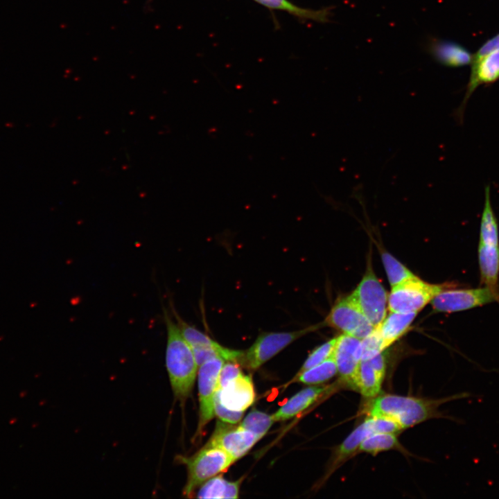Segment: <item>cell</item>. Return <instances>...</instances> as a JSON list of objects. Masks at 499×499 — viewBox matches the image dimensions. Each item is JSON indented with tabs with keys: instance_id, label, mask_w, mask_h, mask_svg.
<instances>
[{
	"instance_id": "cell-24",
	"label": "cell",
	"mask_w": 499,
	"mask_h": 499,
	"mask_svg": "<svg viewBox=\"0 0 499 499\" xmlns=\"http://www.w3.org/2000/svg\"><path fill=\"white\" fill-rule=\"evenodd\" d=\"M399 447L396 434L376 432L365 438L360 444L358 452L367 453L372 455Z\"/></svg>"
},
{
	"instance_id": "cell-15",
	"label": "cell",
	"mask_w": 499,
	"mask_h": 499,
	"mask_svg": "<svg viewBox=\"0 0 499 499\" xmlns=\"http://www.w3.org/2000/svg\"><path fill=\"white\" fill-rule=\"evenodd\" d=\"M335 388L334 385H313L301 389L272 414L274 422L293 418L315 403L324 394L329 393Z\"/></svg>"
},
{
	"instance_id": "cell-25",
	"label": "cell",
	"mask_w": 499,
	"mask_h": 499,
	"mask_svg": "<svg viewBox=\"0 0 499 499\" xmlns=\"http://www.w3.org/2000/svg\"><path fill=\"white\" fill-rule=\"evenodd\" d=\"M274 422L272 416L256 409L252 410L240 423V426L254 433L260 440Z\"/></svg>"
},
{
	"instance_id": "cell-1",
	"label": "cell",
	"mask_w": 499,
	"mask_h": 499,
	"mask_svg": "<svg viewBox=\"0 0 499 499\" xmlns=\"http://www.w3.org/2000/svg\"><path fill=\"white\" fill-rule=\"evenodd\" d=\"M166 327V367L175 399L184 405L191 394L198 366L191 347L182 335L176 322L163 308Z\"/></svg>"
},
{
	"instance_id": "cell-14",
	"label": "cell",
	"mask_w": 499,
	"mask_h": 499,
	"mask_svg": "<svg viewBox=\"0 0 499 499\" xmlns=\"http://www.w3.org/2000/svg\"><path fill=\"white\" fill-rule=\"evenodd\" d=\"M386 370V358L382 352L360 362L355 380V389L367 399L377 396Z\"/></svg>"
},
{
	"instance_id": "cell-31",
	"label": "cell",
	"mask_w": 499,
	"mask_h": 499,
	"mask_svg": "<svg viewBox=\"0 0 499 499\" xmlns=\"http://www.w3.org/2000/svg\"><path fill=\"white\" fill-rule=\"evenodd\" d=\"M496 50H499V33L487 40L483 45H482L478 51L473 55V61Z\"/></svg>"
},
{
	"instance_id": "cell-19",
	"label": "cell",
	"mask_w": 499,
	"mask_h": 499,
	"mask_svg": "<svg viewBox=\"0 0 499 499\" xmlns=\"http://www.w3.org/2000/svg\"><path fill=\"white\" fill-rule=\"evenodd\" d=\"M478 259L481 283L491 288H499V247L478 244Z\"/></svg>"
},
{
	"instance_id": "cell-17",
	"label": "cell",
	"mask_w": 499,
	"mask_h": 499,
	"mask_svg": "<svg viewBox=\"0 0 499 499\" xmlns=\"http://www.w3.org/2000/svg\"><path fill=\"white\" fill-rule=\"evenodd\" d=\"M430 51L435 58L450 67H459L471 64L473 55L460 44L437 41L431 45Z\"/></svg>"
},
{
	"instance_id": "cell-29",
	"label": "cell",
	"mask_w": 499,
	"mask_h": 499,
	"mask_svg": "<svg viewBox=\"0 0 499 499\" xmlns=\"http://www.w3.org/2000/svg\"><path fill=\"white\" fill-rule=\"evenodd\" d=\"M242 374L243 373L242 372L239 363L233 361L225 362L219 374L218 389L223 387L230 380L236 378Z\"/></svg>"
},
{
	"instance_id": "cell-22",
	"label": "cell",
	"mask_w": 499,
	"mask_h": 499,
	"mask_svg": "<svg viewBox=\"0 0 499 499\" xmlns=\"http://www.w3.org/2000/svg\"><path fill=\"white\" fill-rule=\"evenodd\" d=\"M262 6L272 10L285 11L301 19H309L319 22L328 21L329 10H311L299 7L288 0H254Z\"/></svg>"
},
{
	"instance_id": "cell-5",
	"label": "cell",
	"mask_w": 499,
	"mask_h": 499,
	"mask_svg": "<svg viewBox=\"0 0 499 499\" xmlns=\"http://www.w3.org/2000/svg\"><path fill=\"white\" fill-rule=\"evenodd\" d=\"M322 324L287 332H263L246 351H243L238 363L250 370H256L277 355L292 342L310 333Z\"/></svg>"
},
{
	"instance_id": "cell-12",
	"label": "cell",
	"mask_w": 499,
	"mask_h": 499,
	"mask_svg": "<svg viewBox=\"0 0 499 499\" xmlns=\"http://www.w3.org/2000/svg\"><path fill=\"white\" fill-rule=\"evenodd\" d=\"M499 80V50L491 51L471 63V70L462 103L456 111V117L462 121L465 105L473 91L481 85H489Z\"/></svg>"
},
{
	"instance_id": "cell-3",
	"label": "cell",
	"mask_w": 499,
	"mask_h": 499,
	"mask_svg": "<svg viewBox=\"0 0 499 499\" xmlns=\"http://www.w3.org/2000/svg\"><path fill=\"white\" fill-rule=\"evenodd\" d=\"M177 461L187 469L183 495L190 497L193 491L211 478L226 471L235 461L220 448L207 442L190 457L178 456Z\"/></svg>"
},
{
	"instance_id": "cell-10",
	"label": "cell",
	"mask_w": 499,
	"mask_h": 499,
	"mask_svg": "<svg viewBox=\"0 0 499 499\" xmlns=\"http://www.w3.org/2000/svg\"><path fill=\"white\" fill-rule=\"evenodd\" d=\"M258 441L259 439L254 433L240 425L219 420L208 442L220 448L236 461L244 456Z\"/></svg>"
},
{
	"instance_id": "cell-28",
	"label": "cell",
	"mask_w": 499,
	"mask_h": 499,
	"mask_svg": "<svg viewBox=\"0 0 499 499\" xmlns=\"http://www.w3.org/2000/svg\"><path fill=\"white\" fill-rule=\"evenodd\" d=\"M387 347L380 334L378 327L361 340V360L369 359L380 353Z\"/></svg>"
},
{
	"instance_id": "cell-8",
	"label": "cell",
	"mask_w": 499,
	"mask_h": 499,
	"mask_svg": "<svg viewBox=\"0 0 499 499\" xmlns=\"http://www.w3.org/2000/svg\"><path fill=\"white\" fill-rule=\"evenodd\" d=\"M225 360L214 358L202 364L198 370L199 420L195 437L200 436L207 424L214 417V403L220 369Z\"/></svg>"
},
{
	"instance_id": "cell-11",
	"label": "cell",
	"mask_w": 499,
	"mask_h": 499,
	"mask_svg": "<svg viewBox=\"0 0 499 499\" xmlns=\"http://www.w3.org/2000/svg\"><path fill=\"white\" fill-rule=\"evenodd\" d=\"M361 340L342 334L337 337L333 357L342 383L355 389V380L361 360Z\"/></svg>"
},
{
	"instance_id": "cell-30",
	"label": "cell",
	"mask_w": 499,
	"mask_h": 499,
	"mask_svg": "<svg viewBox=\"0 0 499 499\" xmlns=\"http://www.w3.org/2000/svg\"><path fill=\"white\" fill-rule=\"evenodd\" d=\"M214 412L218 419L225 423L231 424L238 423L243 417L244 412L232 411L224 407L216 395L214 403Z\"/></svg>"
},
{
	"instance_id": "cell-2",
	"label": "cell",
	"mask_w": 499,
	"mask_h": 499,
	"mask_svg": "<svg viewBox=\"0 0 499 499\" xmlns=\"http://www.w3.org/2000/svg\"><path fill=\"white\" fill-rule=\"evenodd\" d=\"M462 393L439 400H428L391 394H378L371 399L365 410L369 416L383 417L398 423L403 429L428 420L437 413L439 404L455 398L467 397Z\"/></svg>"
},
{
	"instance_id": "cell-20",
	"label": "cell",
	"mask_w": 499,
	"mask_h": 499,
	"mask_svg": "<svg viewBox=\"0 0 499 499\" xmlns=\"http://www.w3.org/2000/svg\"><path fill=\"white\" fill-rule=\"evenodd\" d=\"M243 478L229 481L221 475H216L205 481L198 488V498H238Z\"/></svg>"
},
{
	"instance_id": "cell-7",
	"label": "cell",
	"mask_w": 499,
	"mask_h": 499,
	"mask_svg": "<svg viewBox=\"0 0 499 499\" xmlns=\"http://www.w3.org/2000/svg\"><path fill=\"white\" fill-rule=\"evenodd\" d=\"M350 296L371 324L379 326L386 316L388 295L370 265Z\"/></svg>"
},
{
	"instance_id": "cell-27",
	"label": "cell",
	"mask_w": 499,
	"mask_h": 499,
	"mask_svg": "<svg viewBox=\"0 0 499 499\" xmlns=\"http://www.w3.org/2000/svg\"><path fill=\"white\" fill-rule=\"evenodd\" d=\"M336 340L337 338H333L314 349L305 360L298 373L316 366L331 357L333 354Z\"/></svg>"
},
{
	"instance_id": "cell-6",
	"label": "cell",
	"mask_w": 499,
	"mask_h": 499,
	"mask_svg": "<svg viewBox=\"0 0 499 499\" xmlns=\"http://www.w3.org/2000/svg\"><path fill=\"white\" fill-rule=\"evenodd\" d=\"M499 301V288L484 286L476 288H446L431 300L433 310L438 313L467 310Z\"/></svg>"
},
{
	"instance_id": "cell-4",
	"label": "cell",
	"mask_w": 499,
	"mask_h": 499,
	"mask_svg": "<svg viewBox=\"0 0 499 499\" xmlns=\"http://www.w3.org/2000/svg\"><path fill=\"white\" fill-rule=\"evenodd\" d=\"M453 283L431 284L417 277L392 286L388 295L390 312L417 313L442 290L453 288Z\"/></svg>"
},
{
	"instance_id": "cell-13",
	"label": "cell",
	"mask_w": 499,
	"mask_h": 499,
	"mask_svg": "<svg viewBox=\"0 0 499 499\" xmlns=\"http://www.w3.org/2000/svg\"><path fill=\"white\" fill-rule=\"evenodd\" d=\"M216 396L228 410L244 412L253 404L256 397L251 375L242 374L218 389Z\"/></svg>"
},
{
	"instance_id": "cell-26",
	"label": "cell",
	"mask_w": 499,
	"mask_h": 499,
	"mask_svg": "<svg viewBox=\"0 0 499 499\" xmlns=\"http://www.w3.org/2000/svg\"><path fill=\"white\" fill-rule=\"evenodd\" d=\"M382 261L392 286L403 283L415 275L388 252L381 253Z\"/></svg>"
},
{
	"instance_id": "cell-18",
	"label": "cell",
	"mask_w": 499,
	"mask_h": 499,
	"mask_svg": "<svg viewBox=\"0 0 499 499\" xmlns=\"http://www.w3.org/2000/svg\"><path fill=\"white\" fill-rule=\"evenodd\" d=\"M417 313L390 312L385 316L377 327L387 348L409 331Z\"/></svg>"
},
{
	"instance_id": "cell-23",
	"label": "cell",
	"mask_w": 499,
	"mask_h": 499,
	"mask_svg": "<svg viewBox=\"0 0 499 499\" xmlns=\"http://www.w3.org/2000/svg\"><path fill=\"white\" fill-rule=\"evenodd\" d=\"M337 373V365L332 355L322 363L297 373L292 381L306 385L320 384L329 380Z\"/></svg>"
},
{
	"instance_id": "cell-21",
	"label": "cell",
	"mask_w": 499,
	"mask_h": 499,
	"mask_svg": "<svg viewBox=\"0 0 499 499\" xmlns=\"http://www.w3.org/2000/svg\"><path fill=\"white\" fill-rule=\"evenodd\" d=\"M489 186L484 189V203L480 225L479 245L499 247V229L491 202Z\"/></svg>"
},
{
	"instance_id": "cell-9",
	"label": "cell",
	"mask_w": 499,
	"mask_h": 499,
	"mask_svg": "<svg viewBox=\"0 0 499 499\" xmlns=\"http://www.w3.org/2000/svg\"><path fill=\"white\" fill-rule=\"evenodd\" d=\"M322 324L360 340L365 338L375 328L350 295L335 302Z\"/></svg>"
},
{
	"instance_id": "cell-16",
	"label": "cell",
	"mask_w": 499,
	"mask_h": 499,
	"mask_svg": "<svg viewBox=\"0 0 499 499\" xmlns=\"http://www.w3.org/2000/svg\"><path fill=\"white\" fill-rule=\"evenodd\" d=\"M373 433H376L373 421L371 417H368L335 448L325 478L330 476L346 459L357 453L362 441Z\"/></svg>"
}]
</instances>
